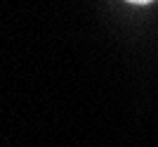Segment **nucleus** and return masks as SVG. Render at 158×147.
<instances>
[{
	"label": "nucleus",
	"instance_id": "obj_1",
	"mask_svg": "<svg viewBox=\"0 0 158 147\" xmlns=\"http://www.w3.org/2000/svg\"><path fill=\"white\" fill-rule=\"evenodd\" d=\"M127 2H135V5H146V2H151V0H127Z\"/></svg>",
	"mask_w": 158,
	"mask_h": 147
}]
</instances>
